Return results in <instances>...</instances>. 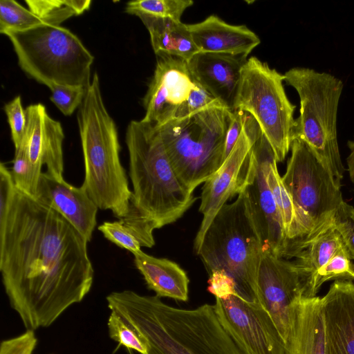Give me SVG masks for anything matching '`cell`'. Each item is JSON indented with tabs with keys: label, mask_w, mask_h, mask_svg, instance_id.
I'll use <instances>...</instances> for the list:
<instances>
[{
	"label": "cell",
	"mask_w": 354,
	"mask_h": 354,
	"mask_svg": "<svg viewBox=\"0 0 354 354\" xmlns=\"http://www.w3.org/2000/svg\"><path fill=\"white\" fill-rule=\"evenodd\" d=\"M87 243L59 213L16 188L0 228V271L26 330L51 326L90 292L94 270Z\"/></svg>",
	"instance_id": "obj_1"
},
{
	"label": "cell",
	"mask_w": 354,
	"mask_h": 354,
	"mask_svg": "<svg viewBox=\"0 0 354 354\" xmlns=\"http://www.w3.org/2000/svg\"><path fill=\"white\" fill-rule=\"evenodd\" d=\"M133 192L121 221L143 247L155 245L153 231L179 219L196 198L177 176L153 124L129 122L126 133Z\"/></svg>",
	"instance_id": "obj_2"
},
{
	"label": "cell",
	"mask_w": 354,
	"mask_h": 354,
	"mask_svg": "<svg viewBox=\"0 0 354 354\" xmlns=\"http://www.w3.org/2000/svg\"><path fill=\"white\" fill-rule=\"evenodd\" d=\"M106 299L110 310L143 339L148 354H245L220 323L214 305L178 308L130 290L113 292Z\"/></svg>",
	"instance_id": "obj_3"
},
{
	"label": "cell",
	"mask_w": 354,
	"mask_h": 354,
	"mask_svg": "<svg viewBox=\"0 0 354 354\" xmlns=\"http://www.w3.org/2000/svg\"><path fill=\"white\" fill-rule=\"evenodd\" d=\"M77 122L85 171L82 185L99 209L124 218L132 192L120 159L117 127L104 105L97 73L79 107Z\"/></svg>",
	"instance_id": "obj_4"
},
{
	"label": "cell",
	"mask_w": 354,
	"mask_h": 354,
	"mask_svg": "<svg viewBox=\"0 0 354 354\" xmlns=\"http://www.w3.org/2000/svg\"><path fill=\"white\" fill-rule=\"evenodd\" d=\"M263 250L246 189L218 212L197 255L208 274L215 271L225 273L234 281L241 297L262 305L257 276Z\"/></svg>",
	"instance_id": "obj_5"
},
{
	"label": "cell",
	"mask_w": 354,
	"mask_h": 354,
	"mask_svg": "<svg viewBox=\"0 0 354 354\" xmlns=\"http://www.w3.org/2000/svg\"><path fill=\"white\" fill-rule=\"evenodd\" d=\"M234 117V111L215 106L154 126L177 176L191 192L225 161L226 134Z\"/></svg>",
	"instance_id": "obj_6"
},
{
	"label": "cell",
	"mask_w": 354,
	"mask_h": 354,
	"mask_svg": "<svg viewBox=\"0 0 354 354\" xmlns=\"http://www.w3.org/2000/svg\"><path fill=\"white\" fill-rule=\"evenodd\" d=\"M283 75L300 99V115L295 121L292 139L303 140L341 187L344 168L338 147L337 115L343 82L308 68H292Z\"/></svg>",
	"instance_id": "obj_7"
},
{
	"label": "cell",
	"mask_w": 354,
	"mask_h": 354,
	"mask_svg": "<svg viewBox=\"0 0 354 354\" xmlns=\"http://www.w3.org/2000/svg\"><path fill=\"white\" fill-rule=\"evenodd\" d=\"M20 68L50 88L53 84L88 87L94 57L80 39L61 26L41 24L5 34Z\"/></svg>",
	"instance_id": "obj_8"
},
{
	"label": "cell",
	"mask_w": 354,
	"mask_h": 354,
	"mask_svg": "<svg viewBox=\"0 0 354 354\" xmlns=\"http://www.w3.org/2000/svg\"><path fill=\"white\" fill-rule=\"evenodd\" d=\"M283 81V75L251 57L243 68L234 105V111L254 118L277 162H282L290 149L295 124L296 106L288 100Z\"/></svg>",
	"instance_id": "obj_9"
},
{
	"label": "cell",
	"mask_w": 354,
	"mask_h": 354,
	"mask_svg": "<svg viewBox=\"0 0 354 354\" xmlns=\"http://www.w3.org/2000/svg\"><path fill=\"white\" fill-rule=\"evenodd\" d=\"M290 150L281 178L295 208L299 243L313 238L327 225L344 200L340 187L303 140L294 138Z\"/></svg>",
	"instance_id": "obj_10"
},
{
	"label": "cell",
	"mask_w": 354,
	"mask_h": 354,
	"mask_svg": "<svg viewBox=\"0 0 354 354\" xmlns=\"http://www.w3.org/2000/svg\"><path fill=\"white\" fill-rule=\"evenodd\" d=\"M252 145L251 134L243 120L242 131L232 151L203 186L199 206L203 220L194 242L196 254L204 235L218 212L228 200L245 191L252 183L257 169Z\"/></svg>",
	"instance_id": "obj_11"
},
{
	"label": "cell",
	"mask_w": 354,
	"mask_h": 354,
	"mask_svg": "<svg viewBox=\"0 0 354 354\" xmlns=\"http://www.w3.org/2000/svg\"><path fill=\"white\" fill-rule=\"evenodd\" d=\"M218 319L245 354H285V342L266 308L237 293L216 298Z\"/></svg>",
	"instance_id": "obj_12"
},
{
	"label": "cell",
	"mask_w": 354,
	"mask_h": 354,
	"mask_svg": "<svg viewBox=\"0 0 354 354\" xmlns=\"http://www.w3.org/2000/svg\"><path fill=\"white\" fill-rule=\"evenodd\" d=\"M245 124L253 140L252 147L257 160L255 178L247 188L253 216L261 236L264 250L284 259L288 240L266 178L269 165L276 158L256 120L250 116L246 120Z\"/></svg>",
	"instance_id": "obj_13"
},
{
	"label": "cell",
	"mask_w": 354,
	"mask_h": 354,
	"mask_svg": "<svg viewBox=\"0 0 354 354\" xmlns=\"http://www.w3.org/2000/svg\"><path fill=\"white\" fill-rule=\"evenodd\" d=\"M262 305L271 315L284 342L291 307L304 297V285L292 261L263 250L257 276Z\"/></svg>",
	"instance_id": "obj_14"
},
{
	"label": "cell",
	"mask_w": 354,
	"mask_h": 354,
	"mask_svg": "<svg viewBox=\"0 0 354 354\" xmlns=\"http://www.w3.org/2000/svg\"><path fill=\"white\" fill-rule=\"evenodd\" d=\"M153 77L143 99V121L160 126L174 118L194 86L187 62L174 56L157 55Z\"/></svg>",
	"instance_id": "obj_15"
},
{
	"label": "cell",
	"mask_w": 354,
	"mask_h": 354,
	"mask_svg": "<svg viewBox=\"0 0 354 354\" xmlns=\"http://www.w3.org/2000/svg\"><path fill=\"white\" fill-rule=\"evenodd\" d=\"M35 199L50 207L66 220L88 242L97 223L99 209L85 187H75L64 178L41 173Z\"/></svg>",
	"instance_id": "obj_16"
},
{
	"label": "cell",
	"mask_w": 354,
	"mask_h": 354,
	"mask_svg": "<svg viewBox=\"0 0 354 354\" xmlns=\"http://www.w3.org/2000/svg\"><path fill=\"white\" fill-rule=\"evenodd\" d=\"M26 128L23 140L32 164L46 173L63 179V141L64 134L61 124L47 113L41 103L29 105L26 109Z\"/></svg>",
	"instance_id": "obj_17"
},
{
	"label": "cell",
	"mask_w": 354,
	"mask_h": 354,
	"mask_svg": "<svg viewBox=\"0 0 354 354\" xmlns=\"http://www.w3.org/2000/svg\"><path fill=\"white\" fill-rule=\"evenodd\" d=\"M247 56L198 52L188 62L193 80L223 106L234 111Z\"/></svg>",
	"instance_id": "obj_18"
},
{
	"label": "cell",
	"mask_w": 354,
	"mask_h": 354,
	"mask_svg": "<svg viewBox=\"0 0 354 354\" xmlns=\"http://www.w3.org/2000/svg\"><path fill=\"white\" fill-rule=\"evenodd\" d=\"M322 300L325 354H354V282L335 280Z\"/></svg>",
	"instance_id": "obj_19"
},
{
	"label": "cell",
	"mask_w": 354,
	"mask_h": 354,
	"mask_svg": "<svg viewBox=\"0 0 354 354\" xmlns=\"http://www.w3.org/2000/svg\"><path fill=\"white\" fill-rule=\"evenodd\" d=\"M187 26L199 52L248 57L261 42L246 26L227 24L214 15Z\"/></svg>",
	"instance_id": "obj_20"
},
{
	"label": "cell",
	"mask_w": 354,
	"mask_h": 354,
	"mask_svg": "<svg viewBox=\"0 0 354 354\" xmlns=\"http://www.w3.org/2000/svg\"><path fill=\"white\" fill-rule=\"evenodd\" d=\"M285 354H325L322 297H303L291 307Z\"/></svg>",
	"instance_id": "obj_21"
},
{
	"label": "cell",
	"mask_w": 354,
	"mask_h": 354,
	"mask_svg": "<svg viewBox=\"0 0 354 354\" xmlns=\"http://www.w3.org/2000/svg\"><path fill=\"white\" fill-rule=\"evenodd\" d=\"M344 245L333 218L315 236L301 241L292 250L289 258H295L292 263L304 283V297H310V290L319 270Z\"/></svg>",
	"instance_id": "obj_22"
},
{
	"label": "cell",
	"mask_w": 354,
	"mask_h": 354,
	"mask_svg": "<svg viewBox=\"0 0 354 354\" xmlns=\"http://www.w3.org/2000/svg\"><path fill=\"white\" fill-rule=\"evenodd\" d=\"M136 268L147 287L158 297H169L187 301L189 278L177 263L165 258H157L142 250L133 254Z\"/></svg>",
	"instance_id": "obj_23"
},
{
	"label": "cell",
	"mask_w": 354,
	"mask_h": 354,
	"mask_svg": "<svg viewBox=\"0 0 354 354\" xmlns=\"http://www.w3.org/2000/svg\"><path fill=\"white\" fill-rule=\"evenodd\" d=\"M147 29L156 55H168L188 62L199 52L187 24L181 21L139 17Z\"/></svg>",
	"instance_id": "obj_24"
},
{
	"label": "cell",
	"mask_w": 354,
	"mask_h": 354,
	"mask_svg": "<svg viewBox=\"0 0 354 354\" xmlns=\"http://www.w3.org/2000/svg\"><path fill=\"white\" fill-rule=\"evenodd\" d=\"M276 159L273 160L267 171V182L281 215L285 232L288 240L286 256L301 240L297 214L292 201L279 175ZM285 256V257H286Z\"/></svg>",
	"instance_id": "obj_25"
},
{
	"label": "cell",
	"mask_w": 354,
	"mask_h": 354,
	"mask_svg": "<svg viewBox=\"0 0 354 354\" xmlns=\"http://www.w3.org/2000/svg\"><path fill=\"white\" fill-rule=\"evenodd\" d=\"M28 9L45 24L60 26L73 16L89 9L91 0H26Z\"/></svg>",
	"instance_id": "obj_26"
},
{
	"label": "cell",
	"mask_w": 354,
	"mask_h": 354,
	"mask_svg": "<svg viewBox=\"0 0 354 354\" xmlns=\"http://www.w3.org/2000/svg\"><path fill=\"white\" fill-rule=\"evenodd\" d=\"M192 0H137L129 1L126 12L137 17L181 21L184 12L193 5Z\"/></svg>",
	"instance_id": "obj_27"
},
{
	"label": "cell",
	"mask_w": 354,
	"mask_h": 354,
	"mask_svg": "<svg viewBox=\"0 0 354 354\" xmlns=\"http://www.w3.org/2000/svg\"><path fill=\"white\" fill-rule=\"evenodd\" d=\"M15 187L20 192L35 198L41 169L32 164L24 140L15 149L12 167L10 170Z\"/></svg>",
	"instance_id": "obj_28"
},
{
	"label": "cell",
	"mask_w": 354,
	"mask_h": 354,
	"mask_svg": "<svg viewBox=\"0 0 354 354\" xmlns=\"http://www.w3.org/2000/svg\"><path fill=\"white\" fill-rule=\"evenodd\" d=\"M334 279L352 281L354 279V263L345 245L341 248L319 270L313 280L310 290V297H316L323 283Z\"/></svg>",
	"instance_id": "obj_29"
},
{
	"label": "cell",
	"mask_w": 354,
	"mask_h": 354,
	"mask_svg": "<svg viewBox=\"0 0 354 354\" xmlns=\"http://www.w3.org/2000/svg\"><path fill=\"white\" fill-rule=\"evenodd\" d=\"M45 24L29 9L14 0L0 1V32L24 31Z\"/></svg>",
	"instance_id": "obj_30"
},
{
	"label": "cell",
	"mask_w": 354,
	"mask_h": 354,
	"mask_svg": "<svg viewBox=\"0 0 354 354\" xmlns=\"http://www.w3.org/2000/svg\"><path fill=\"white\" fill-rule=\"evenodd\" d=\"M107 325L110 338L119 345L140 354H148V348L143 339L116 313L111 311Z\"/></svg>",
	"instance_id": "obj_31"
},
{
	"label": "cell",
	"mask_w": 354,
	"mask_h": 354,
	"mask_svg": "<svg viewBox=\"0 0 354 354\" xmlns=\"http://www.w3.org/2000/svg\"><path fill=\"white\" fill-rule=\"evenodd\" d=\"M49 88L50 100L64 115L69 116L81 106L87 87L53 84Z\"/></svg>",
	"instance_id": "obj_32"
},
{
	"label": "cell",
	"mask_w": 354,
	"mask_h": 354,
	"mask_svg": "<svg viewBox=\"0 0 354 354\" xmlns=\"http://www.w3.org/2000/svg\"><path fill=\"white\" fill-rule=\"evenodd\" d=\"M104 236L118 247L136 253L141 250V244L136 236L122 221H105L98 227Z\"/></svg>",
	"instance_id": "obj_33"
},
{
	"label": "cell",
	"mask_w": 354,
	"mask_h": 354,
	"mask_svg": "<svg viewBox=\"0 0 354 354\" xmlns=\"http://www.w3.org/2000/svg\"><path fill=\"white\" fill-rule=\"evenodd\" d=\"M333 223L354 260V207L344 201L334 214Z\"/></svg>",
	"instance_id": "obj_34"
},
{
	"label": "cell",
	"mask_w": 354,
	"mask_h": 354,
	"mask_svg": "<svg viewBox=\"0 0 354 354\" xmlns=\"http://www.w3.org/2000/svg\"><path fill=\"white\" fill-rule=\"evenodd\" d=\"M215 106L223 105L202 86L194 82V86L188 99L179 107L173 119L187 117L207 108Z\"/></svg>",
	"instance_id": "obj_35"
},
{
	"label": "cell",
	"mask_w": 354,
	"mask_h": 354,
	"mask_svg": "<svg viewBox=\"0 0 354 354\" xmlns=\"http://www.w3.org/2000/svg\"><path fill=\"white\" fill-rule=\"evenodd\" d=\"M8 118L11 137L15 148L18 149L23 140L26 128V114L24 109L19 95L4 106Z\"/></svg>",
	"instance_id": "obj_36"
},
{
	"label": "cell",
	"mask_w": 354,
	"mask_h": 354,
	"mask_svg": "<svg viewBox=\"0 0 354 354\" xmlns=\"http://www.w3.org/2000/svg\"><path fill=\"white\" fill-rule=\"evenodd\" d=\"M37 343L35 331H26L17 337L3 340L0 354H32Z\"/></svg>",
	"instance_id": "obj_37"
},
{
	"label": "cell",
	"mask_w": 354,
	"mask_h": 354,
	"mask_svg": "<svg viewBox=\"0 0 354 354\" xmlns=\"http://www.w3.org/2000/svg\"><path fill=\"white\" fill-rule=\"evenodd\" d=\"M207 283V291L215 298L222 299L237 293L234 281L222 272L215 271L209 274Z\"/></svg>",
	"instance_id": "obj_38"
},
{
	"label": "cell",
	"mask_w": 354,
	"mask_h": 354,
	"mask_svg": "<svg viewBox=\"0 0 354 354\" xmlns=\"http://www.w3.org/2000/svg\"><path fill=\"white\" fill-rule=\"evenodd\" d=\"M243 129V111H234V119L227 131L225 145V160L236 143Z\"/></svg>",
	"instance_id": "obj_39"
},
{
	"label": "cell",
	"mask_w": 354,
	"mask_h": 354,
	"mask_svg": "<svg viewBox=\"0 0 354 354\" xmlns=\"http://www.w3.org/2000/svg\"><path fill=\"white\" fill-rule=\"evenodd\" d=\"M350 153L346 158L348 171L351 182L354 184V140L348 142Z\"/></svg>",
	"instance_id": "obj_40"
},
{
	"label": "cell",
	"mask_w": 354,
	"mask_h": 354,
	"mask_svg": "<svg viewBox=\"0 0 354 354\" xmlns=\"http://www.w3.org/2000/svg\"><path fill=\"white\" fill-rule=\"evenodd\" d=\"M131 354H132V353H131Z\"/></svg>",
	"instance_id": "obj_41"
}]
</instances>
